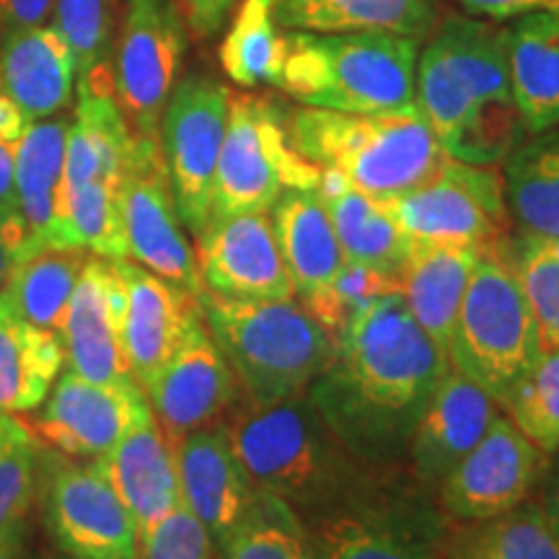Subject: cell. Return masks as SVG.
Listing matches in <instances>:
<instances>
[{"mask_svg":"<svg viewBox=\"0 0 559 559\" xmlns=\"http://www.w3.org/2000/svg\"><path fill=\"white\" fill-rule=\"evenodd\" d=\"M174 3H177L181 19L194 34L210 37V34L221 29L236 0H174Z\"/></svg>","mask_w":559,"mask_h":559,"instance_id":"bcb514c9","label":"cell"},{"mask_svg":"<svg viewBox=\"0 0 559 559\" xmlns=\"http://www.w3.org/2000/svg\"><path fill=\"white\" fill-rule=\"evenodd\" d=\"M55 0H0V32L13 34L45 24Z\"/></svg>","mask_w":559,"mask_h":559,"instance_id":"c3c4849f","label":"cell"},{"mask_svg":"<svg viewBox=\"0 0 559 559\" xmlns=\"http://www.w3.org/2000/svg\"><path fill=\"white\" fill-rule=\"evenodd\" d=\"M547 464L549 453L500 415L438 487V502L456 523L495 519L531 498Z\"/></svg>","mask_w":559,"mask_h":559,"instance_id":"5bb4252c","label":"cell"},{"mask_svg":"<svg viewBox=\"0 0 559 559\" xmlns=\"http://www.w3.org/2000/svg\"><path fill=\"white\" fill-rule=\"evenodd\" d=\"M66 368L58 334L21 319L0 293V412H34Z\"/></svg>","mask_w":559,"mask_h":559,"instance_id":"4dcf8cb0","label":"cell"},{"mask_svg":"<svg viewBox=\"0 0 559 559\" xmlns=\"http://www.w3.org/2000/svg\"><path fill=\"white\" fill-rule=\"evenodd\" d=\"M280 88L311 109L412 111L419 39L391 32H288Z\"/></svg>","mask_w":559,"mask_h":559,"instance_id":"5b68a950","label":"cell"},{"mask_svg":"<svg viewBox=\"0 0 559 559\" xmlns=\"http://www.w3.org/2000/svg\"><path fill=\"white\" fill-rule=\"evenodd\" d=\"M381 205L412 243L498 254L510 241L506 185L495 166L449 158L428 181Z\"/></svg>","mask_w":559,"mask_h":559,"instance_id":"9c48e42d","label":"cell"},{"mask_svg":"<svg viewBox=\"0 0 559 559\" xmlns=\"http://www.w3.org/2000/svg\"><path fill=\"white\" fill-rule=\"evenodd\" d=\"M481 254L485 251L472 247L412 243L407 260L396 272V283L412 319L445 355L461 300Z\"/></svg>","mask_w":559,"mask_h":559,"instance_id":"484cf974","label":"cell"},{"mask_svg":"<svg viewBox=\"0 0 559 559\" xmlns=\"http://www.w3.org/2000/svg\"><path fill=\"white\" fill-rule=\"evenodd\" d=\"M288 130L306 160L342 174L379 202L415 190L451 158L417 109L347 115L304 107L290 117Z\"/></svg>","mask_w":559,"mask_h":559,"instance_id":"8992f818","label":"cell"},{"mask_svg":"<svg viewBox=\"0 0 559 559\" xmlns=\"http://www.w3.org/2000/svg\"><path fill=\"white\" fill-rule=\"evenodd\" d=\"M68 120H37L16 145V205L37 249H79L66 202Z\"/></svg>","mask_w":559,"mask_h":559,"instance_id":"cb8c5ba5","label":"cell"},{"mask_svg":"<svg viewBox=\"0 0 559 559\" xmlns=\"http://www.w3.org/2000/svg\"><path fill=\"white\" fill-rule=\"evenodd\" d=\"M506 254L539 326L542 353L559 347V260L547 239L521 234L510 239Z\"/></svg>","mask_w":559,"mask_h":559,"instance_id":"b9f144b4","label":"cell"},{"mask_svg":"<svg viewBox=\"0 0 559 559\" xmlns=\"http://www.w3.org/2000/svg\"><path fill=\"white\" fill-rule=\"evenodd\" d=\"M37 243L32 241L29 228L21 218L19 207L0 210V290L5 288L19 264L37 254Z\"/></svg>","mask_w":559,"mask_h":559,"instance_id":"f6af8a7d","label":"cell"},{"mask_svg":"<svg viewBox=\"0 0 559 559\" xmlns=\"http://www.w3.org/2000/svg\"><path fill=\"white\" fill-rule=\"evenodd\" d=\"M506 249L479 257L449 342L451 368L479 383L500 407L542 355L539 326Z\"/></svg>","mask_w":559,"mask_h":559,"instance_id":"52a82bcc","label":"cell"},{"mask_svg":"<svg viewBox=\"0 0 559 559\" xmlns=\"http://www.w3.org/2000/svg\"><path fill=\"white\" fill-rule=\"evenodd\" d=\"M187 24L174 0H128L111 79L124 122L140 138H158L181 58Z\"/></svg>","mask_w":559,"mask_h":559,"instance_id":"4fadbf2b","label":"cell"},{"mask_svg":"<svg viewBox=\"0 0 559 559\" xmlns=\"http://www.w3.org/2000/svg\"><path fill=\"white\" fill-rule=\"evenodd\" d=\"M230 91L223 83L190 75L174 86L160 117V153L169 169L179 218L192 236H198L210 221Z\"/></svg>","mask_w":559,"mask_h":559,"instance_id":"7c38bea8","label":"cell"},{"mask_svg":"<svg viewBox=\"0 0 559 559\" xmlns=\"http://www.w3.org/2000/svg\"><path fill=\"white\" fill-rule=\"evenodd\" d=\"M29 428L41 443L70 459H99L151 415L138 381L96 383L62 370Z\"/></svg>","mask_w":559,"mask_h":559,"instance_id":"2e32d148","label":"cell"},{"mask_svg":"<svg viewBox=\"0 0 559 559\" xmlns=\"http://www.w3.org/2000/svg\"><path fill=\"white\" fill-rule=\"evenodd\" d=\"M16 205V145L0 140V210Z\"/></svg>","mask_w":559,"mask_h":559,"instance_id":"f907efd6","label":"cell"},{"mask_svg":"<svg viewBox=\"0 0 559 559\" xmlns=\"http://www.w3.org/2000/svg\"><path fill=\"white\" fill-rule=\"evenodd\" d=\"M415 104L451 158L502 164L526 135L510 88L506 29L445 19L417 58Z\"/></svg>","mask_w":559,"mask_h":559,"instance_id":"7a4b0ae2","label":"cell"},{"mask_svg":"<svg viewBox=\"0 0 559 559\" xmlns=\"http://www.w3.org/2000/svg\"><path fill=\"white\" fill-rule=\"evenodd\" d=\"M449 370V355L396 290L349 326L309 396L342 443L379 469L407 456L412 430Z\"/></svg>","mask_w":559,"mask_h":559,"instance_id":"6da1fadb","label":"cell"},{"mask_svg":"<svg viewBox=\"0 0 559 559\" xmlns=\"http://www.w3.org/2000/svg\"><path fill=\"white\" fill-rule=\"evenodd\" d=\"M115 262L124 285V355L132 379L145 391L200 317V304L190 290L153 275L132 260Z\"/></svg>","mask_w":559,"mask_h":559,"instance_id":"7402d4cb","label":"cell"},{"mask_svg":"<svg viewBox=\"0 0 559 559\" xmlns=\"http://www.w3.org/2000/svg\"><path fill=\"white\" fill-rule=\"evenodd\" d=\"M135 559H218V547L192 510L179 506L140 536Z\"/></svg>","mask_w":559,"mask_h":559,"instance_id":"ee69618b","label":"cell"},{"mask_svg":"<svg viewBox=\"0 0 559 559\" xmlns=\"http://www.w3.org/2000/svg\"><path fill=\"white\" fill-rule=\"evenodd\" d=\"M549 464H547V489H544V502L542 510L547 515L551 531L559 539V449L555 453H549Z\"/></svg>","mask_w":559,"mask_h":559,"instance_id":"816d5d0a","label":"cell"},{"mask_svg":"<svg viewBox=\"0 0 559 559\" xmlns=\"http://www.w3.org/2000/svg\"><path fill=\"white\" fill-rule=\"evenodd\" d=\"M270 215L293 293L306 300L345 264L330 213L317 190H288L272 205Z\"/></svg>","mask_w":559,"mask_h":559,"instance_id":"f1b7e54d","label":"cell"},{"mask_svg":"<svg viewBox=\"0 0 559 559\" xmlns=\"http://www.w3.org/2000/svg\"><path fill=\"white\" fill-rule=\"evenodd\" d=\"M202 288L228 298L290 300L293 283L285 270L270 210L210 218L194 236Z\"/></svg>","mask_w":559,"mask_h":559,"instance_id":"ac0fdd59","label":"cell"},{"mask_svg":"<svg viewBox=\"0 0 559 559\" xmlns=\"http://www.w3.org/2000/svg\"><path fill=\"white\" fill-rule=\"evenodd\" d=\"M400 290L394 275L389 272L366 267V264L345 262L334 272V277L313 296L300 300L306 311L324 326L334 345L345 337L349 326L366 313L376 300Z\"/></svg>","mask_w":559,"mask_h":559,"instance_id":"f35d334b","label":"cell"},{"mask_svg":"<svg viewBox=\"0 0 559 559\" xmlns=\"http://www.w3.org/2000/svg\"><path fill=\"white\" fill-rule=\"evenodd\" d=\"M547 243H549L551 254H555V257H557V260H559V239H547Z\"/></svg>","mask_w":559,"mask_h":559,"instance_id":"11a10c76","label":"cell"},{"mask_svg":"<svg viewBox=\"0 0 559 559\" xmlns=\"http://www.w3.org/2000/svg\"><path fill=\"white\" fill-rule=\"evenodd\" d=\"M122 313L124 285L117 262L91 254L60 334L68 370L96 383L135 381L124 355Z\"/></svg>","mask_w":559,"mask_h":559,"instance_id":"d6986e66","label":"cell"},{"mask_svg":"<svg viewBox=\"0 0 559 559\" xmlns=\"http://www.w3.org/2000/svg\"><path fill=\"white\" fill-rule=\"evenodd\" d=\"M171 449L181 506L192 510L194 519L213 536L215 547H221L247 515L257 489L251 487L221 423L171 440Z\"/></svg>","mask_w":559,"mask_h":559,"instance_id":"44dd1931","label":"cell"},{"mask_svg":"<svg viewBox=\"0 0 559 559\" xmlns=\"http://www.w3.org/2000/svg\"><path fill=\"white\" fill-rule=\"evenodd\" d=\"M0 91L9 94L32 122L66 109L75 91V60L55 26L39 24L5 34L0 50Z\"/></svg>","mask_w":559,"mask_h":559,"instance_id":"d4e9b609","label":"cell"},{"mask_svg":"<svg viewBox=\"0 0 559 559\" xmlns=\"http://www.w3.org/2000/svg\"><path fill=\"white\" fill-rule=\"evenodd\" d=\"M88 257L86 249H41L19 264L0 293L21 319L60 337L70 298Z\"/></svg>","mask_w":559,"mask_h":559,"instance_id":"836d02e7","label":"cell"},{"mask_svg":"<svg viewBox=\"0 0 559 559\" xmlns=\"http://www.w3.org/2000/svg\"><path fill=\"white\" fill-rule=\"evenodd\" d=\"M70 234L79 249L104 260H128L120 185L111 181H91L66 192Z\"/></svg>","mask_w":559,"mask_h":559,"instance_id":"60d3db41","label":"cell"},{"mask_svg":"<svg viewBox=\"0 0 559 559\" xmlns=\"http://www.w3.org/2000/svg\"><path fill=\"white\" fill-rule=\"evenodd\" d=\"M120 213L128 260L198 296L202 290L198 254L179 218L158 138L132 132L120 181Z\"/></svg>","mask_w":559,"mask_h":559,"instance_id":"8fae6325","label":"cell"},{"mask_svg":"<svg viewBox=\"0 0 559 559\" xmlns=\"http://www.w3.org/2000/svg\"><path fill=\"white\" fill-rule=\"evenodd\" d=\"M55 29L68 41L75 60V86H111V3L109 0H55Z\"/></svg>","mask_w":559,"mask_h":559,"instance_id":"74e56055","label":"cell"},{"mask_svg":"<svg viewBox=\"0 0 559 559\" xmlns=\"http://www.w3.org/2000/svg\"><path fill=\"white\" fill-rule=\"evenodd\" d=\"M288 39L280 32L275 0H241L221 45V66L241 88L280 86Z\"/></svg>","mask_w":559,"mask_h":559,"instance_id":"d590c367","label":"cell"},{"mask_svg":"<svg viewBox=\"0 0 559 559\" xmlns=\"http://www.w3.org/2000/svg\"><path fill=\"white\" fill-rule=\"evenodd\" d=\"M317 192L330 213L345 262L366 264L396 277L412 241L402 234L386 207L366 192L355 190L342 174L332 169H321Z\"/></svg>","mask_w":559,"mask_h":559,"instance_id":"83f0119b","label":"cell"},{"mask_svg":"<svg viewBox=\"0 0 559 559\" xmlns=\"http://www.w3.org/2000/svg\"><path fill=\"white\" fill-rule=\"evenodd\" d=\"M319 177V166L293 145L288 120L275 104L230 94L210 218L272 210L288 190H317Z\"/></svg>","mask_w":559,"mask_h":559,"instance_id":"ba28073f","label":"cell"},{"mask_svg":"<svg viewBox=\"0 0 559 559\" xmlns=\"http://www.w3.org/2000/svg\"><path fill=\"white\" fill-rule=\"evenodd\" d=\"M198 304L239 381L241 400L257 407L309 391L337 349L298 298L247 300L202 288Z\"/></svg>","mask_w":559,"mask_h":559,"instance_id":"277c9868","label":"cell"},{"mask_svg":"<svg viewBox=\"0 0 559 559\" xmlns=\"http://www.w3.org/2000/svg\"><path fill=\"white\" fill-rule=\"evenodd\" d=\"M50 559H68L66 555H60V557H50Z\"/></svg>","mask_w":559,"mask_h":559,"instance_id":"9f6ffc18","label":"cell"},{"mask_svg":"<svg viewBox=\"0 0 559 559\" xmlns=\"http://www.w3.org/2000/svg\"><path fill=\"white\" fill-rule=\"evenodd\" d=\"M469 13L495 21H510L528 16V13L559 11V0H459Z\"/></svg>","mask_w":559,"mask_h":559,"instance_id":"7dc6e473","label":"cell"},{"mask_svg":"<svg viewBox=\"0 0 559 559\" xmlns=\"http://www.w3.org/2000/svg\"><path fill=\"white\" fill-rule=\"evenodd\" d=\"M24 544H26V521L16 523L9 528L0 539V559H21L24 557Z\"/></svg>","mask_w":559,"mask_h":559,"instance_id":"f5cc1de1","label":"cell"},{"mask_svg":"<svg viewBox=\"0 0 559 559\" xmlns=\"http://www.w3.org/2000/svg\"><path fill=\"white\" fill-rule=\"evenodd\" d=\"M45 523L68 559H135L138 526L96 464L50 456Z\"/></svg>","mask_w":559,"mask_h":559,"instance_id":"9a60e30c","label":"cell"},{"mask_svg":"<svg viewBox=\"0 0 559 559\" xmlns=\"http://www.w3.org/2000/svg\"><path fill=\"white\" fill-rule=\"evenodd\" d=\"M32 128L29 115L11 99L9 94L0 91V140L9 145H19L21 138L26 135V130Z\"/></svg>","mask_w":559,"mask_h":559,"instance_id":"681fc988","label":"cell"},{"mask_svg":"<svg viewBox=\"0 0 559 559\" xmlns=\"http://www.w3.org/2000/svg\"><path fill=\"white\" fill-rule=\"evenodd\" d=\"M16 415H5V412H0V443H3L5 438H9V432L16 428Z\"/></svg>","mask_w":559,"mask_h":559,"instance_id":"db71d44e","label":"cell"},{"mask_svg":"<svg viewBox=\"0 0 559 559\" xmlns=\"http://www.w3.org/2000/svg\"><path fill=\"white\" fill-rule=\"evenodd\" d=\"M218 559H317V549L288 502L257 492L247 515L218 547Z\"/></svg>","mask_w":559,"mask_h":559,"instance_id":"8d00e7d4","label":"cell"},{"mask_svg":"<svg viewBox=\"0 0 559 559\" xmlns=\"http://www.w3.org/2000/svg\"><path fill=\"white\" fill-rule=\"evenodd\" d=\"M513 102L528 135L559 128V11L528 13L506 29Z\"/></svg>","mask_w":559,"mask_h":559,"instance_id":"4316f807","label":"cell"},{"mask_svg":"<svg viewBox=\"0 0 559 559\" xmlns=\"http://www.w3.org/2000/svg\"><path fill=\"white\" fill-rule=\"evenodd\" d=\"M45 456V443L29 425L16 423L0 443V539L16 523L26 521L37 498V474Z\"/></svg>","mask_w":559,"mask_h":559,"instance_id":"7bdbcfd3","label":"cell"},{"mask_svg":"<svg viewBox=\"0 0 559 559\" xmlns=\"http://www.w3.org/2000/svg\"><path fill=\"white\" fill-rule=\"evenodd\" d=\"M221 425L251 487L288 502L304 523L358 500L379 481V469L342 443L309 391L264 407L239 400Z\"/></svg>","mask_w":559,"mask_h":559,"instance_id":"3957f363","label":"cell"},{"mask_svg":"<svg viewBox=\"0 0 559 559\" xmlns=\"http://www.w3.org/2000/svg\"><path fill=\"white\" fill-rule=\"evenodd\" d=\"M502 185L521 236L559 239V128L521 140L506 158Z\"/></svg>","mask_w":559,"mask_h":559,"instance_id":"d6a6232c","label":"cell"},{"mask_svg":"<svg viewBox=\"0 0 559 559\" xmlns=\"http://www.w3.org/2000/svg\"><path fill=\"white\" fill-rule=\"evenodd\" d=\"M75 117L68 124L66 143V192L91 181L120 185L132 130L124 122L115 88L79 86Z\"/></svg>","mask_w":559,"mask_h":559,"instance_id":"f546056e","label":"cell"},{"mask_svg":"<svg viewBox=\"0 0 559 559\" xmlns=\"http://www.w3.org/2000/svg\"><path fill=\"white\" fill-rule=\"evenodd\" d=\"M317 559H445L449 515L428 500L379 487L306 521Z\"/></svg>","mask_w":559,"mask_h":559,"instance_id":"30bf717a","label":"cell"},{"mask_svg":"<svg viewBox=\"0 0 559 559\" xmlns=\"http://www.w3.org/2000/svg\"><path fill=\"white\" fill-rule=\"evenodd\" d=\"M96 464L135 519L138 539L181 506L177 461L153 412Z\"/></svg>","mask_w":559,"mask_h":559,"instance_id":"603a6c76","label":"cell"},{"mask_svg":"<svg viewBox=\"0 0 559 559\" xmlns=\"http://www.w3.org/2000/svg\"><path fill=\"white\" fill-rule=\"evenodd\" d=\"M445 559H559V539L539 502L451 528Z\"/></svg>","mask_w":559,"mask_h":559,"instance_id":"e575fe53","label":"cell"},{"mask_svg":"<svg viewBox=\"0 0 559 559\" xmlns=\"http://www.w3.org/2000/svg\"><path fill=\"white\" fill-rule=\"evenodd\" d=\"M288 32H391L423 39L436 24L432 0H275Z\"/></svg>","mask_w":559,"mask_h":559,"instance_id":"1f68e13d","label":"cell"},{"mask_svg":"<svg viewBox=\"0 0 559 559\" xmlns=\"http://www.w3.org/2000/svg\"><path fill=\"white\" fill-rule=\"evenodd\" d=\"M145 396L169 443L223 423L241 400L239 381L210 334L202 311L156 379L145 386Z\"/></svg>","mask_w":559,"mask_h":559,"instance_id":"e0dca14e","label":"cell"},{"mask_svg":"<svg viewBox=\"0 0 559 559\" xmlns=\"http://www.w3.org/2000/svg\"><path fill=\"white\" fill-rule=\"evenodd\" d=\"M502 409L544 453L559 449V347L544 349L510 389Z\"/></svg>","mask_w":559,"mask_h":559,"instance_id":"ab89813d","label":"cell"},{"mask_svg":"<svg viewBox=\"0 0 559 559\" xmlns=\"http://www.w3.org/2000/svg\"><path fill=\"white\" fill-rule=\"evenodd\" d=\"M502 415L500 402L469 376L451 368L417 419L407 445L412 479L425 492H438L453 466L485 438Z\"/></svg>","mask_w":559,"mask_h":559,"instance_id":"ffe728a7","label":"cell"}]
</instances>
